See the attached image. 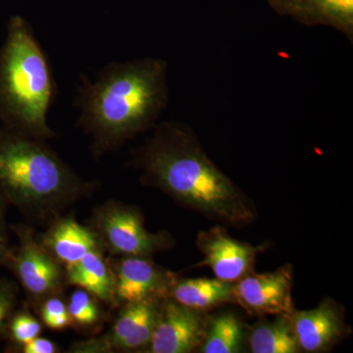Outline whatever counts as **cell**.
<instances>
[{"mask_svg":"<svg viewBox=\"0 0 353 353\" xmlns=\"http://www.w3.org/2000/svg\"><path fill=\"white\" fill-rule=\"evenodd\" d=\"M161 301L125 304L108 336L99 339L102 352L134 350L150 345Z\"/></svg>","mask_w":353,"mask_h":353,"instance_id":"7c38bea8","label":"cell"},{"mask_svg":"<svg viewBox=\"0 0 353 353\" xmlns=\"http://www.w3.org/2000/svg\"><path fill=\"white\" fill-rule=\"evenodd\" d=\"M243 332L241 321L233 313H222L213 318L201 343L203 353H234L241 350Z\"/></svg>","mask_w":353,"mask_h":353,"instance_id":"ac0fdd59","label":"cell"},{"mask_svg":"<svg viewBox=\"0 0 353 353\" xmlns=\"http://www.w3.org/2000/svg\"><path fill=\"white\" fill-rule=\"evenodd\" d=\"M8 239L0 236V266H7L11 256V248L8 246Z\"/></svg>","mask_w":353,"mask_h":353,"instance_id":"d4e9b609","label":"cell"},{"mask_svg":"<svg viewBox=\"0 0 353 353\" xmlns=\"http://www.w3.org/2000/svg\"><path fill=\"white\" fill-rule=\"evenodd\" d=\"M41 332V323L27 311H16L9 322L8 334L16 345H24L39 336Z\"/></svg>","mask_w":353,"mask_h":353,"instance_id":"ffe728a7","label":"cell"},{"mask_svg":"<svg viewBox=\"0 0 353 353\" xmlns=\"http://www.w3.org/2000/svg\"><path fill=\"white\" fill-rule=\"evenodd\" d=\"M67 307L77 326L92 327L101 319V309L94 296L87 290L80 289L72 292Z\"/></svg>","mask_w":353,"mask_h":353,"instance_id":"d6986e66","label":"cell"},{"mask_svg":"<svg viewBox=\"0 0 353 353\" xmlns=\"http://www.w3.org/2000/svg\"><path fill=\"white\" fill-rule=\"evenodd\" d=\"M176 303L194 310H206L219 304L236 303L234 285L219 279L176 281L169 294Z\"/></svg>","mask_w":353,"mask_h":353,"instance_id":"2e32d148","label":"cell"},{"mask_svg":"<svg viewBox=\"0 0 353 353\" xmlns=\"http://www.w3.org/2000/svg\"><path fill=\"white\" fill-rule=\"evenodd\" d=\"M24 353H55L58 352V347L53 341L48 339L37 336L34 340L25 343L21 347Z\"/></svg>","mask_w":353,"mask_h":353,"instance_id":"603a6c76","label":"cell"},{"mask_svg":"<svg viewBox=\"0 0 353 353\" xmlns=\"http://www.w3.org/2000/svg\"><path fill=\"white\" fill-rule=\"evenodd\" d=\"M54 92L50 64L34 30L14 16L0 52V115L7 129L41 141L54 138L48 125Z\"/></svg>","mask_w":353,"mask_h":353,"instance_id":"277c9868","label":"cell"},{"mask_svg":"<svg viewBox=\"0 0 353 353\" xmlns=\"http://www.w3.org/2000/svg\"><path fill=\"white\" fill-rule=\"evenodd\" d=\"M117 303L161 301L169 297L176 279L148 257L123 256L113 270Z\"/></svg>","mask_w":353,"mask_h":353,"instance_id":"9c48e42d","label":"cell"},{"mask_svg":"<svg viewBox=\"0 0 353 353\" xmlns=\"http://www.w3.org/2000/svg\"><path fill=\"white\" fill-rule=\"evenodd\" d=\"M95 233L102 246L121 256L148 257L170 248L166 233H150L138 209L117 201H108L95 209Z\"/></svg>","mask_w":353,"mask_h":353,"instance_id":"5b68a950","label":"cell"},{"mask_svg":"<svg viewBox=\"0 0 353 353\" xmlns=\"http://www.w3.org/2000/svg\"><path fill=\"white\" fill-rule=\"evenodd\" d=\"M206 328L201 311L183 306L167 297L162 299L159 317L148 352H192L203 343Z\"/></svg>","mask_w":353,"mask_h":353,"instance_id":"52a82bcc","label":"cell"},{"mask_svg":"<svg viewBox=\"0 0 353 353\" xmlns=\"http://www.w3.org/2000/svg\"><path fill=\"white\" fill-rule=\"evenodd\" d=\"M17 285L12 281L0 279V340L8 334L9 322L18 305Z\"/></svg>","mask_w":353,"mask_h":353,"instance_id":"7402d4cb","label":"cell"},{"mask_svg":"<svg viewBox=\"0 0 353 353\" xmlns=\"http://www.w3.org/2000/svg\"><path fill=\"white\" fill-rule=\"evenodd\" d=\"M292 269L290 265L274 272L245 276L234 285L236 303L253 314L290 315Z\"/></svg>","mask_w":353,"mask_h":353,"instance_id":"ba28073f","label":"cell"},{"mask_svg":"<svg viewBox=\"0 0 353 353\" xmlns=\"http://www.w3.org/2000/svg\"><path fill=\"white\" fill-rule=\"evenodd\" d=\"M250 345L253 353L299 352L290 315H280L275 321L259 325L250 334Z\"/></svg>","mask_w":353,"mask_h":353,"instance_id":"e0dca14e","label":"cell"},{"mask_svg":"<svg viewBox=\"0 0 353 353\" xmlns=\"http://www.w3.org/2000/svg\"><path fill=\"white\" fill-rule=\"evenodd\" d=\"M132 164L143 183L209 218L234 226L254 219L252 202L208 157L185 123L158 122L132 152Z\"/></svg>","mask_w":353,"mask_h":353,"instance_id":"6da1fadb","label":"cell"},{"mask_svg":"<svg viewBox=\"0 0 353 353\" xmlns=\"http://www.w3.org/2000/svg\"><path fill=\"white\" fill-rule=\"evenodd\" d=\"M41 243L65 266L75 263L92 250L103 248L94 230L79 224L72 217H58L52 221V225L43 234Z\"/></svg>","mask_w":353,"mask_h":353,"instance_id":"5bb4252c","label":"cell"},{"mask_svg":"<svg viewBox=\"0 0 353 353\" xmlns=\"http://www.w3.org/2000/svg\"><path fill=\"white\" fill-rule=\"evenodd\" d=\"M94 189L46 141L0 130V192L30 219L54 221Z\"/></svg>","mask_w":353,"mask_h":353,"instance_id":"3957f363","label":"cell"},{"mask_svg":"<svg viewBox=\"0 0 353 353\" xmlns=\"http://www.w3.org/2000/svg\"><path fill=\"white\" fill-rule=\"evenodd\" d=\"M292 328L299 350L318 352L326 350L343 333L341 309L332 301H326L311 310L290 314Z\"/></svg>","mask_w":353,"mask_h":353,"instance_id":"4fadbf2b","label":"cell"},{"mask_svg":"<svg viewBox=\"0 0 353 353\" xmlns=\"http://www.w3.org/2000/svg\"><path fill=\"white\" fill-rule=\"evenodd\" d=\"M6 201L4 197L2 196L0 192V236L3 238L8 239L7 234V225H6Z\"/></svg>","mask_w":353,"mask_h":353,"instance_id":"cb8c5ba5","label":"cell"},{"mask_svg":"<svg viewBox=\"0 0 353 353\" xmlns=\"http://www.w3.org/2000/svg\"><path fill=\"white\" fill-rule=\"evenodd\" d=\"M41 316L44 324L52 330H64L73 324L68 307L57 296L44 299L41 305Z\"/></svg>","mask_w":353,"mask_h":353,"instance_id":"44dd1931","label":"cell"},{"mask_svg":"<svg viewBox=\"0 0 353 353\" xmlns=\"http://www.w3.org/2000/svg\"><path fill=\"white\" fill-rule=\"evenodd\" d=\"M65 282L87 290L95 299L117 303L113 270L103 259L101 250H92L75 263L65 266Z\"/></svg>","mask_w":353,"mask_h":353,"instance_id":"9a60e30c","label":"cell"},{"mask_svg":"<svg viewBox=\"0 0 353 353\" xmlns=\"http://www.w3.org/2000/svg\"><path fill=\"white\" fill-rule=\"evenodd\" d=\"M197 246L204 259L197 266H208L216 278L234 283L252 273L259 248L230 236L223 228L202 231L197 236Z\"/></svg>","mask_w":353,"mask_h":353,"instance_id":"30bf717a","label":"cell"},{"mask_svg":"<svg viewBox=\"0 0 353 353\" xmlns=\"http://www.w3.org/2000/svg\"><path fill=\"white\" fill-rule=\"evenodd\" d=\"M11 228L19 243L11 250L7 266L12 269L28 296L36 303H43L60 292L65 283V271L41 241L34 239L29 227Z\"/></svg>","mask_w":353,"mask_h":353,"instance_id":"8992f818","label":"cell"},{"mask_svg":"<svg viewBox=\"0 0 353 353\" xmlns=\"http://www.w3.org/2000/svg\"><path fill=\"white\" fill-rule=\"evenodd\" d=\"M168 62L141 57L111 62L77 90L78 122L99 158L152 130L169 103Z\"/></svg>","mask_w":353,"mask_h":353,"instance_id":"7a4b0ae2","label":"cell"},{"mask_svg":"<svg viewBox=\"0 0 353 353\" xmlns=\"http://www.w3.org/2000/svg\"><path fill=\"white\" fill-rule=\"evenodd\" d=\"M274 12L305 27H330L353 43V0H267Z\"/></svg>","mask_w":353,"mask_h":353,"instance_id":"8fae6325","label":"cell"}]
</instances>
